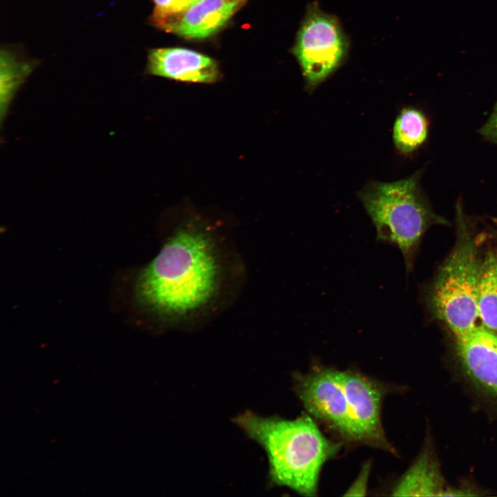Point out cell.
<instances>
[{
	"label": "cell",
	"instance_id": "277c9868",
	"mask_svg": "<svg viewBox=\"0 0 497 497\" xmlns=\"http://www.w3.org/2000/svg\"><path fill=\"white\" fill-rule=\"evenodd\" d=\"M456 213V240L437 273L429 298L432 313L454 335L476 325L482 260L460 205Z\"/></svg>",
	"mask_w": 497,
	"mask_h": 497
},
{
	"label": "cell",
	"instance_id": "e0dca14e",
	"mask_svg": "<svg viewBox=\"0 0 497 497\" xmlns=\"http://www.w3.org/2000/svg\"><path fill=\"white\" fill-rule=\"evenodd\" d=\"M479 133L486 140L497 144V103L491 116L480 128Z\"/></svg>",
	"mask_w": 497,
	"mask_h": 497
},
{
	"label": "cell",
	"instance_id": "30bf717a",
	"mask_svg": "<svg viewBox=\"0 0 497 497\" xmlns=\"http://www.w3.org/2000/svg\"><path fill=\"white\" fill-rule=\"evenodd\" d=\"M454 335L458 357L468 375L497 395V335L476 324Z\"/></svg>",
	"mask_w": 497,
	"mask_h": 497
},
{
	"label": "cell",
	"instance_id": "8992f818",
	"mask_svg": "<svg viewBox=\"0 0 497 497\" xmlns=\"http://www.w3.org/2000/svg\"><path fill=\"white\" fill-rule=\"evenodd\" d=\"M293 380L294 391L309 413L344 439L360 442L337 369L315 365L307 373L294 374Z\"/></svg>",
	"mask_w": 497,
	"mask_h": 497
},
{
	"label": "cell",
	"instance_id": "ac0fdd59",
	"mask_svg": "<svg viewBox=\"0 0 497 497\" xmlns=\"http://www.w3.org/2000/svg\"><path fill=\"white\" fill-rule=\"evenodd\" d=\"M197 0H175V13H177L188 7Z\"/></svg>",
	"mask_w": 497,
	"mask_h": 497
},
{
	"label": "cell",
	"instance_id": "7c38bea8",
	"mask_svg": "<svg viewBox=\"0 0 497 497\" xmlns=\"http://www.w3.org/2000/svg\"><path fill=\"white\" fill-rule=\"evenodd\" d=\"M478 313L483 327L497 332V247L488 250L481 260Z\"/></svg>",
	"mask_w": 497,
	"mask_h": 497
},
{
	"label": "cell",
	"instance_id": "7a4b0ae2",
	"mask_svg": "<svg viewBox=\"0 0 497 497\" xmlns=\"http://www.w3.org/2000/svg\"><path fill=\"white\" fill-rule=\"evenodd\" d=\"M233 422L264 449L272 485L316 495L322 467L338 453L340 444L325 437L310 416L286 420L246 411Z\"/></svg>",
	"mask_w": 497,
	"mask_h": 497
},
{
	"label": "cell",
	"instance_id": "9a60e30c",
	"mask_svg": "<svg viewBox=\"0 0 497 497\" xmlns=\"http://www.w3.org/2000/svg\"><path fill=\"white\" fill-rule=\"evenodd\" d=\"M154 9L150 16V22L159 28L175 13V0H152Z\"/></svg>",
	"mask_w": 497,
	"mask_h": 497
},
{
	"label": "cell",
	"instance_id": "9c48e42d",
	"mask_svg": "<svg viewBox=\"0 0 497 497\" xmlns=\"http://www.w3.org/2000/svg\"><path fill=\"white\" fill-rule=\"evenodd\" d=\"M146 72L177 81L211 84L220 77L217 62L198 52L183 48L150 50Z\"/></svg>",
	"mask_w": 497,
	"mask_h": 497
},
{
	"label": "cell",
	"instance_id": "8fae6325",
	"mask_svg": "<svg viewBox=\"0 0 497 497\" xmlns=\"http://www.w3.org/2000/svg\"><path fill=\"white\" fill-rule=\"evenodd\" d=\"M442 477L435 460L423 452L392 489L395 496H440Z\"/></svg>",
	"mask_w": 497,
	"mask_h": 497
},
{
	"label": "cell",
	"instance_id": "4fadbf2b",
	"mask_svg": "<svg viewBox=\"0 0 497 497\" xmlns=\"http://www.w3.org/2000/svg\"><path fill=\"white\" fill-rule=\"evenodd\" d=\"M428 122L424 114L413 108L402 109L393 127V141L397 150L403 155L416 150L426 140Z\"/></svg>",
	"mask_w": 497,
	"mask_h": 497
},
{
	"label": "cell",
	"instance_id": "6da1fadb",
	"mask_svg": "<svg viewBox=\"0 0 497 497\" xmlns=\"http://www.w3.org/2000/svg\"><path fill=\"white\" fill-rule=\"evenodd\" d=\"M246 281V264L231 233L188 215L165 231L159 252L137 273L134 298L159 330L190 331L229 309Z\"/></svg>",
	"mask_w": 497,
	"mask_h": 497
},
{
	"label": "cell",
	"instance_id": "3957f363",
	"mask_svg": "<svg viewBox=\"0 0 497 497\" xmlns=\"http://www.w3.org/2000/svg\"><path fill=\"white\" fill-rule=\"evenodd\" d=\"M420 172L391 182H371L358 197L376 231L378 242L399 248L407 271L426 231L445 223L431 209L420 185Z\"/></svg>",
	"mask_w": 497,
	"mask_h": 497
},
{
	"label": "cell",
	"instance_id": "2e32d148",
	"mask_svg": "<svg viewBox=\"0 0 497 497\" xmlns=\"http://www.w3.org/2000/svg\"><path fill=\"white\" fill-rule=\"evenodd\" d=\"M371 468V462L370 460L364 463L358 477L347 489L344 496H364L366 494Z\"/></svg>",
	"mask_w": 497,
	"mask_h": 497
},
{
	"label": "cell",
	"instance_id": "52a82bcc",
	"mask_svg": "<svg viewBox=\"0 0 497 497\" xmlns=\"http://www.w3.org/2000/svg\"><path fill=\"white\" fill-rule=\"evenodd\" d=\"M337 375L358 427L360 443L393 453V449L386 437L381 420L382 403L388 387L353 370L337 369Z\"/></svg>",
	"mask_w": 497,
	"mask_h": 497
},
{
	"label": "cell",
	"instance_id": "ba28073f",
	"mask_svg": "<svg viewBox=\"0 0 497 497\" xmlns=\"http://www.w3.org/2000/svg\"><path fill=\"white\" fill-rule=\"evenodd\" d=\"M246 0H197L159 28L187 39L208 38L224 28Z\"/></svg>",
	"mask_w": 497,
	"mask_h": 497
},
{
	"label": "cell",
	"instance_id": "5b68a950",
	"mask_svg": "<svg viewBox=\"0 0 497 497\" xmlns=\"http://www.w3.org/2000/svg\"><path fill=\"white\" fill-rule=\"evenodd\" d=\"M348 48L338 19L321 10L316 3L310 4L292 50L306 89L312 91L329 77L342 64Z\"/></svg>",
	"mask_w": 497,
	"mask_h": 497
},
{
	"label": "cell",
	"instance_id": "5bb4252c",
	"mask_svg": "<svg viewBox=\"0 0 497 497\" xmlns=\"http://www.w3.org/2000/svg\"><path fill=\"white\" fill-rule=\"evenodd\" d=\"M34 64L18 57L8 49L1 52V119L7 115L16 92L33 69Z\"/></svg>",
	"mask_w": 497,
	"mask_h": 497
}]
</instances>
